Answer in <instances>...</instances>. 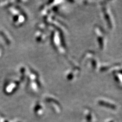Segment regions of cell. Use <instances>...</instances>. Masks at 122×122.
Here are the masks:
<instances>
[{
    "mask_svg": "<svg viewBox=\"0 0 122 122\" xmlns=\"http://www.w3.org/2000/svg\"><path fill=\"white\" fill-rule=\"evenodd\" d=\"M27 87L29 92L33 94L37 93L41 88L39 76L37 72L34 70L29 72Z\"/></svg>",
    "mask_w": 122,
    "mask_h": 122,
    "instance_id": "obj_1",
    "label": "cell"
},
{
    "mask_svg": "<svg viewBox=\"0 0 122 122\" xmlns=\"http://www.w3.org/2000/svg\"><path fill=\"white\" fill-rule=\"evenodd\" d=\"M82 62L90 68V69L93 71H97L98 70L99 61L94 52L90 51L86 52L83 56Z\"/></svg>",
    "mask_w": 122,
    "mask_h": 122,
    "instance_id": "obj_2",
    "label": "cell"
},
{
    "mask_svg": "<svg viewBox=\"0 0 122 122\" xmlns=\"http://www.w3.org/2000/svg\"><path fill=\"white\" fill-rule=\"evenodd\" d=\"M60 32L58 30H55L52 32L51 36V42L54 48L60 53H65L66 52L65 47L64 44L63 38Z\"/></svg>",
    "mask_w": 122,
    "mask_h": 122,
    "instance_id": "obj_3",
    "label": "cell"
},
{
    "mask_svg": "<svg viewBox=\"0 0 122 122\" xmlns=\"http://www.w3.org/2000/svg\"><path fill=\"white\" fill-rule=\"evenodd\" d=\"M95 35L96 36L99 48L102 51L105 48L106 42V36L105 32L100 26H95L94 28Z\"/></svg>",
    "mask_w": 122,
    "mask_h": 122,
    "instance_id": "obj_4",
    "label": "cell"
},
{
    "mask_svg": "<svg viewBox=\"0 0 122 122\" xmlns=\"http://www.w3.org/2000/svg\"><path fill=\"white\" fill-rule=\"evenodd\" d=\"M101 12L102 13L103 18L107 27L112 29L114 25L113 18L112 16L111 11L108 7L106 5L103 6L101 9Z\"/></svg>",
    "mask_w": 122,
    "mask_h": 122,
    "instance_id": "obj_5",
    "label": "cell"
},
{
    "mask_svg": "<svg viewBox=\"0 0 122 122\" xmlns=\"http://www.w3.org/2000/svg\"><path fill=\"white\" fill-rule=\"evenodd\" d=\"M40 26H38V30H37L35 34V38L36 41L38 42H44L47 39V36L45 32L46 29H45V25L43 24H40Z\"/></svg>",
    "mask_w": 122,
    "mask_h": 122,
    "instance_id": "obj_6",
    "label": "cell"
},
{
    "mask_svg": "<svg viewBox=\"0 0 122 122\" xmlns=\"http://www.w3.org/2000/svg\"><path fill=\"white\" fill-rule=\"evenodd\" d=\"M80 69L78 67H74L73 68H72L68 71L67 73L66 74V78L68 81H72L77 77H78Z\"/></svg>",
    "mask_w": 122,
    "mask_h": 122,
    "instance_id": "obj_7",
    "label": "cell"
}]
</instances>
